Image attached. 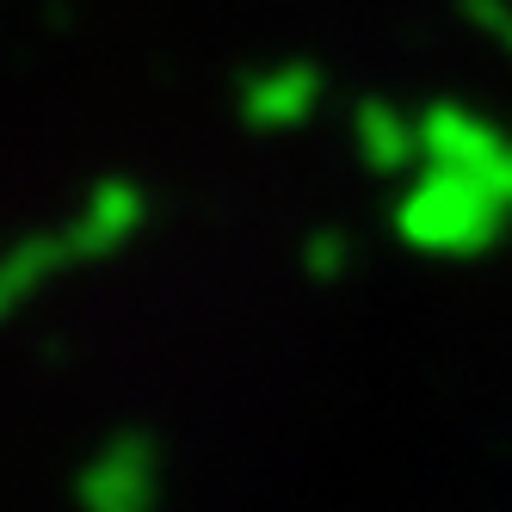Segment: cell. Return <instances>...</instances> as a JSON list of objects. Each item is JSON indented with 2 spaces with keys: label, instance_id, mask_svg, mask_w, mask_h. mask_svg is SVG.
<instances>
[{
  "label": "cell",
  "instance_id": "cell-2",
  "mask_svg": "<svg viewBox=\"0 0 512 512\" xmlns=\"http://www.w3.org/2000/svg\"><path fill=\"white\" fill-rule=\"evenodd\" d=\"M149 494H155V451L142 432H118L81 469V506L87 512H149Z\"/></svg>",
  "mask_w": 512,
  "mask_h": 512
},
{
  "label": "cell",
  "instance_id": "cell-3",
  "mask_svg": "<svg viewBox=\"0 0 512 512\" xmlns=\"http://www.w3.org/2000/svg\"><path fill=\"white\" fill-rule=\"evenodd\" d=\"M420 149H426V161H438V167H469V173H475L482 161L500 155V136H494L482 118L457 112V105H438V112L420 118Z\"/></svg>",
  "mask_w": 512,
  "mask_h": 512
},
{
  "label": "cell",
  "instance_id": "cell-9",
  "mask_svg": "<svg viewBox=\"0 0 512 512\" xmlns=\"http://www.w3.org/2000/svg\"><path fill=\"white\" fill-rule=\"evenodd\" d=\"M340 260H346L340 235H315V241H309V272H315V278H334V272H340Z\"/></svg>",
  "mask_w": 512,
  "mask_h": 512
},
{
  "label": "cell",
  "instance_id": "cell-7",
  "mask_svg": "<svg viewBox=\"0 0 512 512\" xmlns=\"http://www.w3.org/2000/svg\"><path fill=\"white\" fill-rule=\"evenodd\" d=\"M475 179L488 186V198H494L500 210H512V142H500V155L475 167Z\"/></svg>",
  "mask_w": 512,
  "mask_h": 512
},
{
  "label": "cell",
  "instance_id": "cell-5",
  "mask_svg": "<svg viewBox=\"0 0 512 512\" xmlns=\"http://www.w3.org/2000/svg\"><path fill=\"white\" fill-rule=\"evenodd\" d=\"M309 105H315V75H309V68H284V75H266V81H253V87L241 93L247 124H260V130L297 124Z\"/></svg>",
  "mask_w": 512,
  "mask_h": 512
},
{
  "label": "cell",
  "instance_id": "cell-1",
  "mask_svg": "<svg viewBox=\"0 0 512 512\" xmlns=\"http://www.w3.org/2000/svg\"><path fill=\"white\" fill-rule=\"evenodd\" d=\"M500 204L488 198V186L469 167H438L426 161V173L414 179V192L401 198V235L414 247H438V253H475L482 241H494Z\"/></svg>",
  "mask_w": 512,
  "mask_h": 512
},
{
  "label": "cell",
  "instance_id": "cell-8",
  "mask_svg": "<svg viewBox=\"0 0 512 512\" xmlns=\"http://www.w3.org/2000/svg\"><path fill=\"white\" fill-rule=\"evenodd\" d=\"M463 13L488 31V38H500V44H512V7H500V0H463Z\"/></svg>",
  "mask_w": 512,
  "mask_h": 512
},
{
  "label": "cell",
  "instance_id": "cell-6",
  "mask_svg": "<svg viewBox=\"0 0 512 512\" xmlns=\"http://www.w3.org/2000/svg\"><path fill=\"white\" fill-rule=\"evenodd\" d=\"M358 142H364V155H371L383 173H401V167H414V155H426L420 149V124L395 118L389 105H364L358 112Z\"/></svg>",
  "mask_w": 512,
  "mask_h": 512
},
{
  "label": "cell",
  "instance_id": "cell-4",
  "mask_svg": "<svg viewBox=\"0 0 512 512\" xmlns=\"http://www.w3.org/2000/svg\"><path fill=\"white\" fill-rule=\"evenodd\" d=\"M136 216H142L136 186H124V179H105V186L87 198L81 223L62 235V241H68V260H75V253H105V247H118V241L136 229Z\"/></svg>",
  "mask_w": 512,
  "mask_h": 512
}]
</instances>
